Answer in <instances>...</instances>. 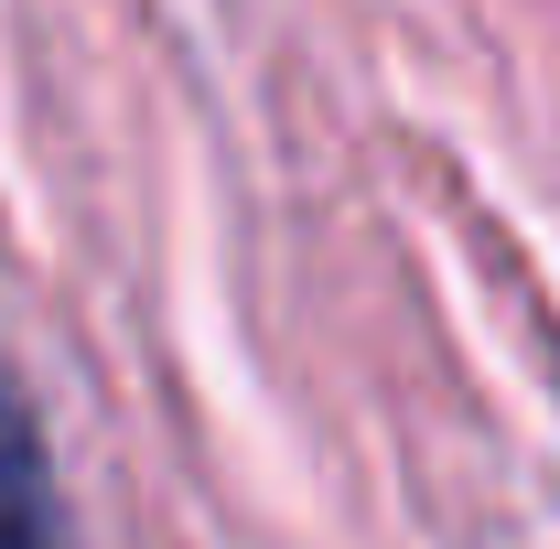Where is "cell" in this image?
Segmentation results:
<instances>
[{
	"label": "cell",
	"mask_w": 560,
	"mask_h": 549,
	"mask_svg": "<svg viewBox=\"0 0 560 549\" xmlns=\"http://www.w3.org/2000/svg\"><path fill=\"white\" fill-rule=\"evenodd\" d=\"M0 549H75L66 506H55V464H44V431L22 410L11 366H0Z\"/></svg>",
	"instance_id": "cell-1"
}]
</instances>
